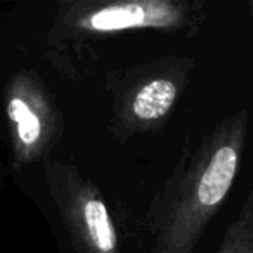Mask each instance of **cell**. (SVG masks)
<instances>
[{"mask_svg": "<svg viewBox=\"0 0 253 253\" xmlns=\"http://www.w3.org/2000/svg\"><path fill=\"white\" fill-rule=\"evenodd\" d=\"M7 115L18 126V135L25 146H33L40 139L42 125L39 116L23 99L12 97L7 104Z\"/></svg>", "mask_w": 253, "mask_h": 253, "instance_id": "obj_5", "label": "cell"}, {"mask_svg": "<svg viewBox=\"0 0 253 253\" xmlns=\"http://www.w3.org/2000/svg\"><path fill=\"white\" fill-rule=\"evenodd\" d=\"M238 170V151L232 146H222L215 151L201 173L198 184V201L203 208H213L229 193Z\"/></svg>", "mask_w": 253, "mask_h": 253, "instance_id": "obj_2", "label": "cell"}, {"mask_svg": "<svg viewBox=\"0 0 253 253\" xmlns=\"http://www.w3.org/2000/svg\"><path fill=\"white\" fill-rule=\"evenodd\" d=\"M177 12L167 4H116L108 5L88 18L94 32H115L132 26H167L175 21Z\"/></svg>", "mask_w": 253, "mask_h": 253, "instance_id": "obj_1", "label": "cell"}, {"mask_svg": "<svg viewBox=\"0 0 253 253\" xmlns=\"http://www.w3.org/2000/svg\"><path fill=\"white\" fill-rule=\"evenodd\" d=\"M177 97V88L169 80H155L137 92L134 113L141 120H156L167 115Z\"/></svg>", "mask_w": 253, "mask_h": 253, "instance_id": "obj_3", "label": "cell"}, {"mask_svg": "<svg viewBox=\"0 0 253 253\" xmlns=\"http://www.w3.org/2000/svg\"><path fill=\"white\" fill-rule=\"evenodd\" d=\"M84 218L95 248L104 253L113 252L116 246V234L106 205L97 198L88 200L84 207Z\"/></svg>", "mask_w": 253, "mask_h": 253, "instance_id": "obj_4", "label": "cell"}]
</instances>
